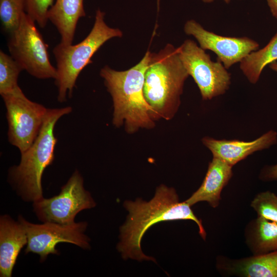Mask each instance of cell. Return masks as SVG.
<instances>
[{"label":"cell","mask_w":277,"mask_h":277,"mask_svg":"<svg viewBox=\"0 0 277 277\" xmlns=\"http://www.w3.org/2000/svg\"><path fill=\"white\" fill-rule=\"evenodd\" d=\"M124 207L128 211L126 222L121 226L120 242L117 249L122 258L139 261L155 262L153 257L145 255L141 248L143 235L152 226L161 222L179 220H191L197 225L199 234L205 240L206 233L201 220L197 218L187 203L180 202L175 190L161 185L153 198L145 201L137 198L126 201Z\"/></svg>","instance_id":"6da1fadb"},{"label":"cell","mask_w":277,"mask_h":277,"mask_svg":"<svg viewBox=\"0 0 277 277\" xmlns=\"http://www.w3.org/2000/svg\"><path fill=\"white\" fill-rule=\"evenodd\" d=\"M150 53L148 51L138 63L127 70L116 71L106 65L100 71V75L112 98V123L117 127L124 124L128 133H133L140 128L151 129L155 126L153 109L147 102L143 92Z\"/></svg>","instance_id":"7a4b0ae2"},{"label":"cell","mask_w":277,"mask_h":277,"mask_svg":"<svg viewBox=\"0 0 277 277\" xmlns=\"http://www.w3.org/2000/svg\"><path fill=\"white\" fill-rule=\"evenodd\" d=\"M189 76L177 48L168 44L159 52H151L143 92L153 109L155 120H169L174 116L180 107L184 83Z\"/></svg>","instance_id":"3957f363"},{"label":"cell","mask_w":277,"mask_h":277,"mask_svg":"<svg viewBox=\"0 0 277 277\" xmlns=\"http://www.w3.org/2000/svg\"><path fill=\"white\" fill-rule=\"evenodd\" d=\"M71 107L48 109L39 133L31 147L21 154L18 165L9 170L8 181L16 193L27 202H34L43 196L42 177L45 169L51 165L57 140L54 129L57 121L72 111Z\"/></svg>","instance_id":"277c9868"},{"label":"cell","mask_w":277,"mask_h":277,"mask_svg":"<svg viewBox=\"0 0 277 277\" xmlns=\"http://www.w3.org/2000/svg\"><path fill=\"white\" fill-rule=\"evenodd\" d=\"M105 15L101 10H96L92 29L80 43L75 45L60 43L53 48L57 71L55 83L59 102H65L68 95L72 96L79 74L87 65L92 63L91 58L100 48L111 38L123 36L121 30L107 25Z\"/></svg>","instance_id":"5b68a950"},{"label":"cell","mask_w":277,"mask_h":277,"mask_svg":"<svg viewBox=\"0 0 277 277\" xmlns=\"http://www.w3.org/2000/svg\"><path fill=\"white\" fill-rule=\"evenodd\" d=\"M9 34V53L23 70L39 79H56V69L50 63L48 45L26 12L18 27Z\"/></svg>","instance_id":"8992f818"},{"label":"cell","mask_w":277,"mask_h":277,"mask_svg":"<svg viewBox=\"0 0 277 277\" xmlns=\"http://www.w3.org/2000/svg\"><path fill=\"white\" fill-rule=\"evenodd\" d=\"M1 96L6 108L8 140L22 154L36 139L48 109L29 100L19 86Z\"/></svg>","instance_id":"52a82bcc"},{"label":"cell","mask_w":277,"mask_h":277,"mask_svg":"<svg viewBox=\"0 0 277 277\" xmlns=\"http://www.w3.org/2000/svg\"><path fill=\"white\" fill-rule=\"evenodd\" d=\"M96 203L84 186L81 173L75 170L60 193L50 198L44 197L33 203V211L40 221L60 224L75 222L81 211L94 207Z\"/></svg>","instance_id":"ba28073f"},{"label":"cell","mask_w":277,"mask_h":277,"mask_svg":"<svg viewBox=\"0 0 277 277\" xmlns=\"http://www.w3.org/2000/svg\"><path fill=\"white\" fill-rule=\"evenodd\" d=\"M180 59L197 85L204 100L224 94L231 84V75L223 64L213 62L209 54L191 39L177 48Z\"/></svg>","instance_id":"9c48e42d"},{"label":"cell","mask_w":277,"mask_h":277,"mask_svg":"<svg viewBox=\"0 0 277 277\" xmlns=\"http://www.w3.org/2000/svg\"><path fill=\"white\" fill-rule=\"evenodd\" d=\"M19 216L27 233L28 242L25 250V254H38L40 262H44L50 254H60V251L56 249L58 243H70L83 249L90 248V240L85 234L88 226L86 222H75L69 224L50 222L37 224L28 222L21 215Z\"/></svg>","instance_id":"30bf717a"},{"label":"cell","mask_w":277,"mask_h":277,"mask_svg":"<svg viewBox=\"0 0 277 277\" xmlns=\"http://www.w3.org/2000/svg\"><path fill=\"white\" fill-rule=\"evenodd\" d=\"M184 29L186 34L197 40L202 49L214 52L217 61L227 69L257 50L260 46L258 42L247 37L224 36L209 31L193 19L188 21Z\"/></svg>","instance_id":"8fae6325"},{"label":"cell","mask_w":277,"mask_h":277,"mask_svg":"<svg viewBox=\"0 0 277 277\" xmlns=\"http://www.w3.org/2000/svg\"><path fill=\"white\" fill-rule=\"evenodd\" d=\"M276 141L277 133L272 130L249 142L217 140L210 137L202 139L203 144L210 150L213 157L222 160L232 166L253 153L269 147Z\"/></svg>","instance_id":"7c38bea8"},{"label":"cell","mask_w":277,"mask_h":277,"mask_svg":"<svg viewBox=\"0 0 277 277\" xmlns=\"http://www.w3.org/2000/svg\"><path fill=\"white\" fill-rule=\"evenodd\" d=\"M27 233L18 216L14 221L10 216L0 217V276L11 277L22 249L27 245Z\"/></svg>","instance_id":"4fadbf2b"},{"label":"cell","mask_w":277,"mask_h":277,"mask_svg":"<svg viewBox=\"0 0 277 277\" xmlns=\"http://www.w3.org/2000/svg\"><path fill=\"white\" fill-rule=\"evenodd\" d=\"M232 168L222 160L213 157L202 184L185 202L191 206L200 202H206L213 208L218 206L221 192L232 176Z\"/></svg>","instance_id":"5bb4252c"},{"label":"cell","mask_w":277,"mask_h":277,"mask_svg":"<svg viewBox=\"0 0 277 277\" xmlns=\"http://www.w3.org/2000/svg\"><path fill=\"white\" fill-rule=\"evenodd\" d=\"M85 16L84 0H55L48 14L64 45L73 43L77 22Z\"/></svg>","instance_id":"9a60e30c"},{"label":"cell","mask_w":277,"mask_h":277,"mask_svg":"<svg viewBox=\"0 0 277 277\" xmlns=\"http://www.w3.org/2000/svg\"><path fill=\"white\" fill-rule=\"evenodd\" d=\"M223 272L246 277H277V250L239 260L221 261Z\"/></svg>","instance_id":"2e32d148"},{"label":"cell","mask_w":277,"mask_h":277,"mask_svg":"<svg viewBox=\"0 0 277 277\" xmlns=\"http://www.w3.org/2000/svg\"><path fill=\"white\" fill-rule=\"evenodd\" d=\"M246 241L254 255L277 250V223L258 216L247 227Z\"/></svg>","instance_id":"e0dca14e"},{"label":"cell","mask_w":277,"mask_h":277,"mask_svg":"<svg viewBox=\"0 0 277 277\" xmlns=\"http://www.w3.org/2000/svg\"><path fill=\"white\" fill-rule=\"evenodd\" d=\"M277 61V32L263 48L253 51L240 62V68L250 83L259 81L264 68Z\"/></svg>","instance_id":"ac0fdd59"},{"label":"cell","mask_w":277,"mask_h":277,"mask_svg":"<svg viewBox=\"0 0 277 277\" xmlns=\"http://www.w3.org/2000/svg\"><path fill=\"white\" fill-rule=\"evenodd\" d=\"M23 70L11 55L0 51V94L9 93L19 86L18 78Z\"/></svg>","instance_id":"d6986e66"},{"label":"cell","mask_w":277,"mask_h":277,"mask_svg":"<svg viewBox=\"0 0 277 277\" xmlns=\"http://www.w3.org/2000/svg\"><path fill=\"white\" fill-rule=\"evenodd\" d=\"M25 12V0H0V18L2 27L9 33L18 27Z\"/></svg>","instance_id":"ffe728a7"},{"label":"cell","mask_w":277,"mask_h":277,"mask_svg":"<svg viewBox=\"0 0 277 277\" xmlns=\"http://www.w3.org/2000/svg\"><path fill=\"white\" fill-rule=\"evenodd\" d=\"M250 206L259 217L277 223V195L273 192L265 191L258 194Z\"/></svg>","instance_id":"44dd1931"},{"label":"cell","mask_w":277,"mask_h":277,"mask_svg":"<svg viewBox=\"0 0 277 277\" xmlns=\"http://www.w3.org/2000/svg\"><path fill=\"white\" fill-rule=\"evenodd\" d=\"M55 0H25L26 13L41 28H44L49 21L48 14Z\"/></svg>","instance_id":"7402d4cb"},{"label":"cell","mask_w":277,"mask_h":277,"mask_svg":"<svg viewBox=\"0 0 277 277\" xmlns=\"http://www.w3.org/2000/svg\"><path fill=\"white\" fill-rule=\"evenodd\" d=\"M263 179L273 180L277 179V164L266 168L262 174Z\"/></svg>","instance_id":"603a6c76"},{"label":"cell","mask_w":277,"mask_h":277,"mask_svg":"<svg viewBox=\"0 0 277 277\" xmlns=\"http://www.w3.org/2000/svg\"><path fill=\"white\" fill-rule=\"evenodd\" d=\"M272 15L277 19V0H266Z\"/></svg>","instance_id":"cb8c5ba5"},{"label":"cell","mask_w":277,"mask_h":277,"mask_svg":"<svg viewBox=\"0 0 277 277\" xmlns=\"http://www.w3.org/2000/svg\"><path fill=\"white\" fill-rule=\"evenodd\" d=\"M269 67L271 69L277 72V61L270 64Z\"/></svg>","instance_id":"d4e9b609"},{"label":"cell","mask_w":277,"mask_h":277,"mask_svg":"<svg viewBox=\"0 0 277 277\" xmlns=\"http://www.w3.org/2000/svg\"><path fill=\"white\" fill-rule=\"evenodd\" d=\"M204 3H210L214 2L215 0H202ZM225 3H229L231 0H223Z\"/></svg>","instance_id":"484cf974"}]
</instances>
